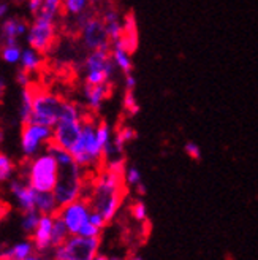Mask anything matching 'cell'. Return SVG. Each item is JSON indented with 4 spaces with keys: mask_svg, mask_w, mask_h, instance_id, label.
<instances>
[{
    "mask_svg": "<svg viewBox=\"0 0 258 260\" xmlns=\"http://www.w3.org/2000/svg\"><path fill=\"white\" fill-rule=\"evenodd\" d=\"M124 173L105 168L98 178L90 184L89 197L86 199L92 208V211H98L106 222L114 219L116 213L121 208L124 199Z\"/></svg>",
    "mask_w": 258,
    "mask_h": 260,
    "instance_id": "obj_2",
    "label": "cell"
},
{
    "mask_svg": "<svg viewBox=\"0 0 258 260\" xmlns=\"http://www.w3.org/2000/svg\"><path fill=\"white\" fill-rule=\"evenodd\" d=\"M132 216L139 220V222H144V220L148 219V208L144 205V202H135L132 205Z\"/></svg>",
    "mask_w": 258,
    "mask_h": 260,
    "instance_id": "obj_31",
    "label": "cell"
},
{
    "mask_svg": "<svg viewBox=\"0 0 258 260\" xmlns=\"http://www.w3.org/2000/svg\"><path fill=\"white\" fill-rule=\"evenodd\" d=\"M21 69L25 70L27 73H35L42 69V65H43V54H40L38 51L32 49V48H24L22 49V57H21Z\"/></svg>",
    "mask_w": 258,
    "mask_h": 260,
    "instance_id": "obj_19",
    "label": "cell"
},
{
    "mask_svg": "<svg viewBox=\"0 0 258 260\" xmlns=\"http://www.w3.org/2000/svg\"><path fill=\"white\" fill-rule=\"evenodd\" d=\"M45 0H27V8L32 16H36V13L42 10Z\"/></svg>",
    "mask_w": 258,
    "mask_h": 260,
    "instance_id": "obj_36",
    "label": "cell"
},
{
    "mask_svg": "<svg viewBox=\"0 0 258 260\" xmlns=\"http://www.w3.org/2000/svg\"><path fill=\"white\" fill-rule=\"evenodd\" d=\"M45 149L53 154L59 164L57 183L53 192L56 195L60 208L80 200L83 197L84 186H86L84 175H83L84 168L78 165V162L73 159V155L67 149L57 146L53 141H51Z\"/></svg>",
    "mask_w": 258,
    "mask_h": 260,
    "instance_id": "obj_1",
    "label": "cell"
},
{
    "mask_svg": "<svg viewBox=\"0 0 258 260\" xmlns=\"http://www.w3.org/2000/svg\"><path fill=\"white\" fill-rule=\"evenodd\" d=\"M89 220L92 222L95 227H98V229H105V225H106V220H105V217H103L98 211H90V217H89Z\"/></svg>",
    "mask_w": 258,
    "mask_h": 260,
    "instance_id": "obj_35",
    "label": "cell"
},
{
    "mask_svg": "<svg viewBox=\"0 0 258 260\" xmlns=\"http://www.w3.org/2000/svg\"><path fill=\"white\" fill-rule=\"evenodd\" d=\"M53 141V128L40 124H22L21 130V149L27 159L40 154L42 148Z\"/></svg>",
    "mask_w": 258,
    "mask_h": 260,
    "instance_id": "obj_10",
    "label": "cell"
},
{
    "mask_svg": "<svg viewBox=\"0 0 258 260\" xmlns=\"http://www.w3.org/2000/svg\"><path fill=\"white\" fill-rule=\"evenodd\" d=\"M184 152L193 160H200L201 159V149H200V146L197 145V143H193V141H187L186 143V145H184Z\"/></svg>",
    "mask_w": 258,
    "mask_h": 260,
    "instance_id": "obj_33",
    "label": "cell"
},
{
    "mask_svg": "<svg viewBox=\"0 0 258 260\" xmlns=\"http://www.w3.org/2000/svg\"><path fill=\"white\" fill-rule=\"evenodd\" d=\"M16 83L21 87H27L29 84H32V81H30V73H27L25 70L19 69L18 73H16Z\"/></svg>",
    "mask_w": 258,
    "mask_h": 260,
    "instance_id": "obj_34",
    "label": "cell"
},
{
    "mask_svg": "<svg viewBox=\"0 0 258 260\" xmlns=\"http://www.w3.org/2000/svg\"><path fill=\"white\" fill-rule=\"evenodd\" d=\"M63 10V0H45L42 10L36 13L33 18H43L49 21H56L60 11Z\"/></svg>",
    "mask_w": 258,
    "mask_h": 260,
    "instance_id": "obj_22",
    "label": "cell"
},
{
    "mask_svg": "<svg viewBox=\"0 0 258 260\" xmlns=\"http://www.w3.org/2000/svg\"><path fill=\"white\" fill-rule=\"evenodd\" d=\"M25 42L29 48L38 51L40 54L49 53L56 42V21L33 18L25 34Z\"/></svg>",
    "mask_w": 258,
    "mask_h": 260,
    "instance_id": "obj_9",
    "label": "cell"
},
{
    "mask_svg": "<svg viewBox=\"0 0 258 260\" xmlns=\"http://www.w3.org/2000/svg\"><path fill=\"white\" fill-rule=\"evenodd\" d=\"M94 260H109V257H106V255H101V254H98Z\"/></svg>",
    "mask_w": 258,
    "mask_h": 260,
    "instance_id": "obj_42",
    "label": "cell"
},
{
    "mask_svg": "<svg viewBox=\"0 0 258 260\" xmlns=\"http://www.w3.org/2000/svg\"><path fill=\"white\" fill-rule=\"evenodd\" d=\"M78 235H81V237H87V238H97V237H100V235H101V229L95 227V225L89 220V222H86V224L83 225V229L80 230Z\"/></svg>",
    "mask_w": 258,
    "mask_h": 260,
    "instance_id": "obj_32",
    "label": "cell"
},
{
    "mask_svg": "<svg viewBox=\"0 0 258 260\" xmlns=\"http://www.w3.org/2000/svg\"><path fill=\"white\" fill-rule=\"evenodd\" d=\"M0 56L2 59L10 63V65H16L21 62L22 57V48L19 46V43L16 45H4L2 49H0Z\"/></svg>",
    "mask_w": 258,
    "mask_h": 260,
    "instance_id": "obj_26",
    "label": "cell"
},
{
    "mask_svg": "<svg viewBox=\"0 0 258 260\" xmlns=\"http://www.w3.org/2000/svg\"><path fill=\"white\" fill-rule=\"evenodd\" d=\"M103 21H105L106 32L111 38V43L119 40V38L124 35V24L121 22L119 13L116 10H108L105 15H103Z\"/></svg>",
    "mask_w": 258,
    "mask_h": 260,
    "instance_id": "obj_20",
    "label": "cell"
},
{
    "mask_svg": "<svg viewBox=\"0 0 258 260\" xmlns=\"http://www.w3.org/2000/svg\"><path fill=\"white\" fill-rule=\"evenodd\" d=\"M124 108L130 116H136L139 113V103L136 100L135 90H125L124 95Z\"/></svg>",
    "mask_w": 258,
    "mask_h": 260,
    "instance_id": "obj_30",
    "label": "cell"
},
{
    "mask_svg": "<svg viewBox=\"0 0 258 260\" xmlns=\"http://www.w3.org/2000/svg\"><path fill=\"white\" fill-rule=\"evenodd\" d=\"M136 89V78L133 73L125 75V90H135Z\"/></svg>",
    "mask_w": 258,
    "mask_h": 260,
    "instance_id": "obj_37",
    "label": "cell"
},
{
    "mask_svg": "<svg viewBox=\"0 0 258 260\" xmlns=\"http://www.w3.org/2000/svg\"><path fill=\"white\" fill-rule=\"evenodd\" d=\"M35 251V246L32 241H19L13 246H8V255L10 258L15 260H24L27 258L29 255H32Z\"/></svg>",
    "mask_w": 258,
    "mask_h": 260,
    "instance_id": "obj_24",
    "label": "cell"
},
{
    "mask_svg": "<svg viewBox=\"0 0 258 260\" xmlns=\"http://www.w3.org/2000/svg\"><path fill=\"white\" fill-rule=\"evenodd\" d=\"M53 225H54V216L42 214L40 224H38L36 230L32 235V243L36 252H46L48 249H53V244H51Z\"/></svg>",
    "mask_w": 258,
    "mask_h": 260,
    "instance_id": "obj_14",
    "label": "cell"
},
{
    "mask_svg": "<svg viewBox=\"0 0 258 260\" xmlns=\"http://www.w3.org/2000/svg\"><path fill=\"white\" fill-rule=\"evenodd\" d=\"M109 260H122V258H119V257H109Z\"/></svg>",
    "mask_w": 258,
    "mask_h": 260,
    "instance_id": "obj_45",
    "label": "cell"
},
{
    "mask_svg": "<svg viewBox=\"0 0 258 260\" xmlns=\"http://www.w3.org/2000/svg\"><path fill=\"white\" fill-rule=\"evenodd\" d=\"M10 192L13 195V199L16 200L19 210L24 211H30L35 210V193L36 189H33L27 179H11L10 181Z\"/></svg>",
    "mask_w": 258,
    "mask_h": 260,
    "instance_id": "obj_13",
    "label": "cell"
},
{
    "mask_svg": "<svg viewBox=\"0 0 258 260\" xmlns=\"http://www.w3.org/2000/svg\"><path fill=\"white\" fill-rule=\"evenodd\" d=\"M124 179H125V184L130 186V187H138L141 183H143V176H141V172L135 165H130L125 168V173H124Z\"/></svg>",
    "mask_w": 258,
    "mask_h": 260,
    "instance_id": "obj_29",
    "label": "cell"
},
{
    "mask_svg": "<svg viewBox=\"0 0 258 260\" xmlns=\"http://www.w3.org/2000/svg\"><path fill=\"white\" fill-rule=\"evenodd\" d=\"M4 260H15V258H4Z\"/></svg>",
    "mask_w": 258,
    "mask_h": 260,
    "instance_id": "obj_46",
    "label": "cell"
},
{
    "mask_svg": "<svg viewBox=\"0 0 258 260\" xmlns=\"http://www.w3.org/2000/svg\"><path fill=\"white\" fill-rule=\"evenodd\" d=\"M70 237V232L65 225V222L56 214L54 216V225H53V237H51V244H53V249L57 246L63 244Z\"/></svg>",
    "mask_w": 258,
    "mask_h": 260,
    "instance_id": "obj_23",
    "label": "cell"
},
{
    "mask_svg": "<svg viewBox=\"0 0 258 260\" xmlns=\"http://www.w3.org/2000/svg\"><path fill=\"white\" fill-rule=\"evenodd\" d=\"M89 0H63V11L70 16H80L87 11Z\"/></svg>",
    "mask_w": 258,
    "mask_h": 260,
    "instance_id": "obj_27",
    "label": "cell"
},
{
    "mask_svg": "<svg viewBox=\"0 0 258 260\" xmlns=\"http://www.w3.org/2000/svg\"><path fill=\"white\" fill-rule=\"evenodd\" d=\"M24 260H45V258L40 257V255H36V254H32V255H29L27 258H24Z\"/></svg>",
    "mask_w": 258,
    "mask_h": 260,
    "instance_id": "obj_41",
    "label": "cell"
},
{
    "mask_svg": "<svg viewBox=\"0 0 258 260\" xmlns=\"http://www.w3.org/2000/svg\"><path fill=\"white\" fill-rule=\"evenodd\" d=\"M109 95V83L108 84H98V86H90V84H84L83 89V97L86 105L89 107V110L92 111H100L103 103Z\"/></svg>",
    "mask_w": 258,
    "mask_h": 260,
    "instance_id": "obj_17",
    "label": "cell"
},
{
    "mask_svg": "<svg viewBox=\"0 0 258 260\" xmlns=\"http://www.w3.org/2000/svg\"><path fill=\"white\" fill-rule=\"evenodd\" d=\"M130 260H143V258H141V257H139L138 254H133V255L130 257Z\"/></svg>",
    "mask_w": 258,
    "mask_h": 260,
    "instance_id": "obj_43",
    "label": "cell"
},
{
    "mask_svg": "<svg viewBox=\"0 0 258 260\" xmlns=\"http://www.w3.org/2000/svg\"><path fill=\"white\" fill-rule=\"evenodd\" d=\"M100 237L87 238L81 235H70L68 240L54 248V260H94L98 255Z\"/></svg>",
    "mask_w": 258,
    "mask_h": 260,
    "instance_id": "obj_8",
    "label": "cell"
},
{
    "mask_svg": "<svg viewBox=\"0 0 258 260\" xmlns=\"http://www.w3.org/2000/svg\"><path fill=\"white\" fill-rule=\"evenodd\" d=\"M111 57H113V62L116 63V67H118V70L124 73V76L133 73L132 53L127 49V46L124 45L121 38L111 43Z\"/></svg>",
    "mask_w": 258,
    "mask_h": 260,
    "instance_id": "obj_16",
    "label": "cell"
},
{
    "mask_svg": "<svg viewBox=\"0 0 258 260\" xmlns=\"http://www.w3.org/2000/svg\"><path fill=\"white\" fill-rule=\"evenodd\" d=\"M57 175L59 164L54 155L45 149V152H40L29 160L25 179L36 190L53 192L57 183Z\"/></svg>",
    "mask_w": 258,
    "mask_h": 260,
    "instance_id": "obj_4",
    "label": "cell"
},
{
    "mask_svg": "<svg viewBox=\"0 0 258 260\" xmlns=\"http://www.w3.org/2000/svg\"><path fill=\"white\" fill-rule=\"evenodd\" d=\"M29 30V25L21 18H7L0 24V38L4 45H16L19 37H25Z\"/></svg>",
    "mask_w": 258,
    "mask_h": 260,
    "instance_id": "obj_15",
    "label": "cell"
},
{
    "mask_svg": "<svg viewBox=\"0 0 258 260\" xmlns=\"http://www.w3.org/2000/svg\"><path fill=\"white\" fill-rule=\"evenodd\" d=\"M13 173H15V164H13L8 155L0 152V183L10 181Z\"/></svg>",
    "mask_w": 258,
    "mask_h": 260,
    "instance_id": "obj_28",
    "label": "cell"
},
{
    "mask_svg": "<svg viewBox=\"0 0 258 260\" xmlns=\"http://www.w3.org/2000/svg\"><path fill=\"white\" fill-rule=\"evenodd\" d=\"M83 122L84 116L80 107L73 102H65L60 119L53 127V143L70 152L81 137Z\"/></svg>",
    "mask_w": 258,
    "mask_h": 260,
    "instance_id": "obj_3",
    "label": "cell"
},
{
    "mask_svg": "<svg viewBox=\"0 0 258 260\" xmlns=\"http://www.w3.org/2000/svg\"><path fill=\"white\" fill-rule=\"evenodd\" d=\"M65 102L62 97L45 89H35L33 86V110L30 122L53 128L62 116Z\"/></svg>",
    "mask_w": 258,
    "mask_h": 260,
    "instance_id": "obj_6",
    "label": "cell"
},
{
    "mask_svg": "<svg viewBox=\"0 0 258 260\" xmlns=\"http://www.w3.org/2000/svg\"><path fill=\"white\" fill-rule=\"evenodd\" d=\"M35 210L40 214L56 216L60 211V205L56 199L54 192L36 190V193H35Z\"/></svg>",
    "mask_w": 258,
    "mask_h": 260,
    "instance_id": "obj_18",
    "label": "cell"
},
{
    "mask_svg": "<svg viewBox=\"0 0 258 260\" xmlns=\"http://www.w3.org/2000/svg\"><path fill=\"white\" fill-rule=\"evenodd\" d=\"M70 154L83 168L98 167L100 162L105 159L103 148L100 146L98 138H97V124L92 119L84 118L81 137L78 143L73 146V149L70 151Z\"/></svg>",
    "mask_w": 258,
    "mask_h": 260,
    "instance_id": "obj_5",
    "label": "cell"
},
{
    "mask_svg": "<svg viewBox=\"0 0 258 260\" xmlns=\"http://www.w3.org/2000/svg\"><path fill=\"white\" fill-rule=\"evenodd\" d=\"M33 110V84L22 87L21 90V105H19V119L22 124H29Z\"/></svg>",
    "mask_w": 258,
    "mask_h": 260,
    "instance_id": "obj_21",
    "label": "cell"
},
{
    "mask_svg": "<svg viewBox=\"0 0 258 260\" xmlns=\"http://www.w3.org/2000/svg\"><path fill=\"white\" fill-rule=\"evenodd\" d=\"M10 13V4L0 2V19H7V15Z\"/></svg>",
    "mask_w": 258,
    "mask_h": 260,
    "instance_id": "obj_38",
    "label": "cell"
},
{
    "mask_svg": "<svg viewBox=\"0 0 258 260\" xmlns=\"http://www.w3.org/2000/svg\"><path fill=\"white\" fill-rule=\"evenodd\" d=\"M5 89H7V81H5V78L4 76H0V99H2L4 92H5Z\"/></svg>",
    "mask_w": 258,
    "mask_h": 260,
    "instance_id": "obj_39",
    "label": "cell"
},
{
    "mask_svg": "<svg viewBox=\"0 0 258 260\" xmlns=\"http://www.w3.org/2000/svg\"><path fill=\"white\" fill-rule=\"evenodd\" d=\"M83 45L89 51L111 49V38L106 32V25L103 18L90 15V18L80 27Z\"/></svg>",
    "mask_w": 258,
    "mask_h": 260,
    "instance_id": "obj_11",
    "label": "cell"
},
{
    "mask_svg": "<svg viewBox=\"0 0 258 260\" xmlns=\"http://www.w3.org/2000/svg\"><path fill=\"white\" fill-rule=\"evenodd\" d=\"M90 208L89 202L84 199H80L73 203H68L65 206L60 208V211L57 213V216L65 222L70 235H78L80 230L83 229V225L86 222H89V217H90Z\"/></svg>",
    "mask_w": 258,
    "mask_h": 260,
    "instance_id": "obj_12",
    "label": "cell"
},
{
    "mask_svg": "<svg viewBox=\"0 0 258 260\" xmlns=\"http://www.w3.org/2000/svg\"><path fill=\"white\" fill-rule=\"evenodd\" d=\"M0 141H4V132L0 130Z\"/></svg>",
    "mask_w": 258,
    "mask_h": 260,
    "instance_id": "obj_44",
    "label": "cell"
},
{
    "mask_svg": "<svg viewBox=\"0 0 258 260\" xmlns=\"http://www.w3.org/2000/svg\"><path fill=\"white\" fill-rule=\"evenodd\" d=\"M118 70L111 57V49L90 51L84 60V80L86 84L98 86L108 84L114 72Z\"/></svg>",
    "mask_w": 258,
    "mask_h": 260,
    "instance_id": "obj_7",
    "label": "cell"
},
{
    "mask_svg": "<svg viewBox=\"0 0 258 260\" xmlns=\"http://www.w3.org/2000/svg\"><path fill=\"white\" fill-rule=\"evenodd\" d=\"M42 214L38 213L36 210H30V211H24L22 219H21V227L25 233L29 235H33V232L36 230L38 224H40Z\"/></svg>",
    "mask_w": 258,
    "mask_h": 260,
    "instance_id": "obj_25",
    "label": "cell"
},
{
    "mask_svg": "<svg viewBox=\"0 0 258 260\" xmlns=\"http://www.w3.org/2000/svg\"><path fill=\"white\" fill-rule=\"evenodd\" d=\"M135 189H136V193L139 195V197H143V195L146 193V186H144L143 183H141V184H139L138 187H135Z\"/></svg>",
    "mask_w": 258,
    "mask_h": 260,
    "instance_id": "obj_40",
    "label": "cell"
}]
</instances>
